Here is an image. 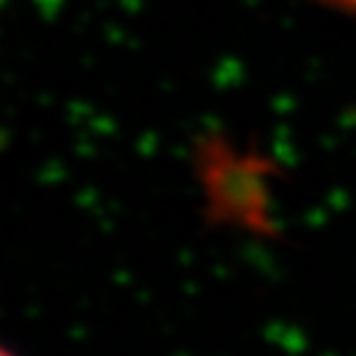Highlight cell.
Instances as JSON below:
<instances>
[{
  "label": "cell",
  "mask_w": 356,
  "mask_h": 356,
  "mask_svg": "<svg viewBox=\"0 0 356 356\" xmlns=\"http://www.w3.org/2000/svg\"><path fill=\"white\" fill-rule=\"evenodd\" d=\"M3 356H15V354H13L10 349H3Z\"/></svg>",
  "instance_id": "6da1fadb"
}]
</instances>
